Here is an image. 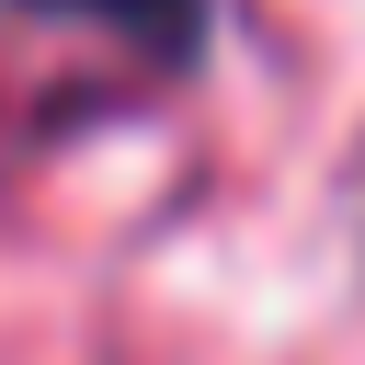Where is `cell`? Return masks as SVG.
I'll list each match as a JSON object with an SVG mask.
<instances>
[{
    "label": "cell",
    "mask_w": 365,
    "mask_h": 365,
    "mask_svg": "<svg viewBox=\"0 0 365 365\" xmlns=\"http://www.w3.org/2000/svg\"><path fill=\"white\" fill-rule=\"evenodd\" d=\"M23 11H68V23H103L148 57H194L205 46V0H23Z\"/></svg>",
    "instance_id": "obj_1"
}]
</instances>
